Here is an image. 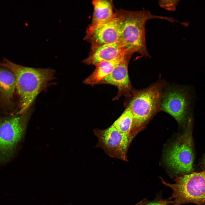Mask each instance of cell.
<instances>
[{
	"label": "cell",
	"instance_id": "15",
	"mask_svg": "<svg viewBox=\"0 0 205 205\" xmlns=\"http://www.w3.org/2000/svg\"><path fill=\"white\" fill-rule=\"evenodd\" d=\"M133 119V115L129 107L127 106L121 115L112 124L119 132L130 136Z\"/></svg>",
	"mask_w": 205,
	"mask_h": 205
},
{
	"label": "cell",
	"instance_id": "7",
	"mask_svg": "<svg viewBox=\"0 0 205 205\" xmlns=\"http://www.w3.org/2000/svg\"><path fill=\"white\" fill-rule=\"evenodd\" d=\"M166 85L161 96V110L173 117L180 124L188 121L192 95L186 88Z\"/></svg>",
	"mask_w": 205,
	"mask_h": 205
},
{
	"label": "cell",
	"instance_id": "3",
	"mask_svg": "<svg viewBox=\"0 0 205 205\" xmlns=\"http://www.w3.org/2000/svg\"><path fill=\"white\" fill-rule=\"evenodd\" d=\"M167 85L160 78L155 83L142 89H133L129 107L133 117L130 135L133 139L148 122L161 110L163 91Z\"/></svg>",
	"mask_w": 205,
	"mask_h": 205
},
{
	"label": "cell",
	"instance_id": "13",
	"mask_svg": "<svg viewBox=\"0 0 205 205\" xmlns=\"http://www.w3.org/2000/svg\"><path fill=\"white\" fill-rule=\"evenodd\" d=\"M94 8L91 24L87 30L86 34L90 33L97 28L107 22L115 15L112 3L106 0H94L92 2Z\"/></svg>",
	"mask_w": 205,
	"mask_h": 205
},
{
	"label": "cell",
	"instance_id": "18",
	"mask_svg": "<svg viewBox=\"0 0 205 205\" xmlns=\"http://www.w3.org/2000/svg\"><path fill=\"white\" fill-rule=\"evenodd\" d=\"M204 164L205 167V157H204Z\"/></svg>",
	"mask_w": 205,
	"mask_h": 205
},
{
	"label": "cell",
	"instance_id": "12",
	"mask_svg": "<svg viewBox=\"0 0 205 205\" xmlns=\"http://www.w3.org/2000/svg\"><path fill=\"white\" fill-rule=\"evenodd\" d=\"M124 54H126L125 51L118 41L91 48L89 56L82 62L95 65L100 62L113 60Z\"/></svg>",
	"mask_w": 205,
	"mask_h": 205
},
{
	"label": "cell",
	"instance_id": "11",
	"mask_svg": "<svg viewBox=\"0 0 205 205\" xmlns=\"http://www.w3.org/2000/svg\"><path fill=\"white\" fill-rule=\"evenodd\" d=\"M131 57L126 55L110 73L101 80L98 84H109L116 86L118 92L113 100H117L122 96H132L133 90L129 77L128 65Z\"/></svg>",
	"mask_w": 205,
	"mask_h": 205
},
{
	"label": "cell",
	"instance_id": "5",
	"mask_svg": "<svg viewBox=\"0 0 205 205\" xmlns=\"http://www.w3.org/2000/svg\"><path fill=\"white\" fill-rule=\"evenodd\" d=\"M183 134L173 143L166 153V164L176 175L189 174L194 171V155L192 118L189 119Z\"/></svg>",
	"mask_w": 205,
	"mask_h": 205
},
{
	"label": "cell",
	"instance_id": "17",
	"mask_svg": "<svg viewBox=\"0 0 205 205\" xmlns=\"http://www.w3.org/2000/svg\"><path fill=\"white\" fill-rule=\"evenodd\" d=\"M179 1L161 0L159 1L160 7L167 10L174 11L176 9Z\"/></svg>",
	"mask_w": 205,
	"mask_h": 205
},
{
	"label": "cell",
	"instance_id": "8",
	"mask_svg": "<svg viewBox=\"0 0 205 205\" xmlns=\"http://www.w3.org/2000/svg\"><path fill=\"white\" fill-rule=\"evenodd\" d=\"M98 142L96 147L102 149L111 157L128 161L127 154L132 140L130 136L119 132L112 124L104 129L93 130Z\"/></svg>",
	"mask_w": 205,
	"mask_h": 205
},
{
	"label": "cell",
	"instance_id": "9",
	"mask_svg": "<svg viewBox=\"0 0 205 205\" xmlns=\"http://www.w3.org/2000/svg\"><path fill=\"white\" fill-rule=\"evenodd\" d=\"M18 104L15 74L0 62V114H16Z\"/></svg>",
	"mask_w": 205,
	"mask_h": 205
},
{
	"label": "cell",
	"instance_id": "6",
	"mask_svg": "<svg viewBox=\"0 0 205 205\" xmlns=\"http://www.w3.org/2000/svg\"><path fill=\"white\" fill-rule=\"evenodd\" d=\"M25 113L0 114V165L14 157L23 135Z\"/></svg>",
	"mask_w": 205,
	"mask_h": 205
},
{
	"label": "cell",
	"instance_id": "10",
	"mask_svg": "<svg viewBox=\"0 0 205 205\" xmlns=\"http://www.w3.org/2000/svg\"><path fill=\"white\" fill-rule=\"evenodd\" d=\"M120 35V21L116 11L111 19L86 34L85 39L91 44L93 48L118 42Z\"/></svg>",
	"mask_w": 205,
	"mask_h": 205
},
{
	"label": "cell",
	"instance_id": "2",
	"mask_svg": "<svg viewBox=\"0 0 205 205\" xmlns=\"http://www.w3.org/2000/svg\"><path fill=\"white\" fill-rule=\"evenodd\" d=\"M120 21L119 41L126 55L131 57L138 53L145 58H150L146 46L145 27L146 22L152 19L165 20L171 22L173 18L152 14L146 10L132 11L121 9L116 11Z\"/></svg>",
	"mask_w": 205,
	"mask_h": 205
},
{
	"label": "cell",
	"instance_id": "19",
	"mask_svg": "<svg viewBox=\"0 0 205 205\" xmlns=\"http://www.w3.org/2000/svg\"><path fill=\"white\" fill-rule=\"evenodd\" d=\"M204 205H205V204Z\"/></svg>",
	"mask_w": 205,
	"mask_h": 205
},
{
	"label": "cell",
	"instance_id": "14",
	"mask_svg": "<svg viewBox=\"0 0 205 205\" xmlns=\"http://www.w3.org/2000/svg\"><path fill=\"white\" fill-rule=\"evenodd\" d=\"M126 55L124 54L113 60L102 62L96 64L94 71L83 80V83L92 86L98 84L99 82L110 73Z\"/></svg>",
	"mask_w": 205,
	"mask_h": 205
},
{
	"label": "cell",
	"instance_id": "4",
	"mask_svg": "<svg viewBox=\"0 0 205 205\" xmlns=\"http://www.w3.org/2000/svg\"><path fill=\"white\" fill-rule=\"evenodd\" d=\"M172 184L165 182L161 178V182L169 187L173 193L169 199L172 205H181L193 203L197 205L205 204V171L193 172L174 179Z\"/></svg>",
	"mask_w": 205,
	"mask_h": 205
},
{
	"label": "cell",
	"instance_id": "16",
	"mask_svg": "<svg viewBox=\"0 0 205 205\" xmlns=\"http://www.w3.org/2000/svg\"><path fill=\"white\" fill-rule=\"evenodd\" d=\"M136 205H172V203L171 201L169 199L167 200L157 197L151 201L148 200L146 199L143 200Z\"/></svg>",
	"mask_w": 205,
	"mask_h": 205
},
{
	"label": "cell",
	"instance_id": "1",
	"mask_svg": "<svg viewBox=\"0 0 205 205\" xmlns=\"http://www.w3.org/2000/svg\"><path fill=\"white\" fill-rule=\"evenodd\" d=\"M14 73L18 99L17 114L26 113L38 95L54 78L55 71L20 65L4 58L0 62Z\"/></svg>",
	"mask_w": 205,
	"mask_h": 205
}]
</instances>
